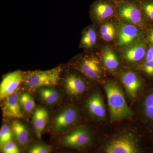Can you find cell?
Wrapping results in <instances>:
<instances>
[{"mask_svg":"<svg viewBox=\"0 0 153 153\" xmlns=\"http://www.w3.org/2000/svg\"><path fill=\"white\" fill-rule=\"evenodd\" d=\"M11 128L17 142L21 146L27 145L30 139V133L26 126L22 122L16 120L12 123Z\"/></svg>","mask_w":153,"mask_h":153,"instance_id":"cell-20","label":"cell"},{"mask_svg":"<svg viewBox=\"0 0 153 153\" xmlns=\"http://www.w3.org/2000/svg\"><path fill=\"white\" fill-rule=\"evenodd\" d=\"M149 44L146 38H142L135 43L122 50V57L127 63L135 64L144 59Z\"/></svg>","mask_w":153,"mask_h":153,"instance_id":"cell-11","label":"cell"},{"mask_svg":"<svg viewBox=\"0 0 153 153\" xmlns=\"http://www.w3.org/2000/svg\"><path fill=\"white\" fill-rule=\"evenodd\" d=\"M79 113L74 106L66 107L57 114L52 122L53 130L60 132L69 128L77 121Z\"/></svg>","mask_w":153,"mask_h":153,"instance_id":"cell-9","label":"cell"},{"mask_svg":"<svg viewBox=\"0 0 153 153\" xmlns=\"http://www.w3.org/2000/svg\"><path fill=\"white\" fill-rule=\"evenodd\" d=\"M25 77L24 72L20 70L13 71L6 75L0 84L1 100H4L17 91Z\"/></svg>","mask_w":153,"mask_h":153,"instance_id":"cell-10","label":"cell"},{"mask_svg":"<svg viewBox=\"0 0 153 153\" xmlns=\"http://www.w3.org/2000/svg\"><path fill=\"white\" fill-rule=\"evenodd\" d=\"M1 148L3 153H20L19 147L12 141L5 144Z\"/></svg>","mask_w":153,"mask_h":153,"instance_id":"cell-26","label":"cell"},{"mask_svg":"<svg viewBox=\"0 0 153 153\" xmlns=\"http://www.w3.org/2000/svg\"><path fill=\"white\" fill-rule=\"evenodd\" d=\"M92 140L89 129L84 126H79L64 136L61 143L68 147L81 149L89 146Z\"/></svg>","mask_w":153,"mask_h":153,"instance_id":"cell-5","label":"cell"},{"mask_svg":"<svg viewBox=\"0 0 153 153\" xmlns=\"http://www.w3.org/2000/svg\"><path fill=\"white\" fill-rule=\"evenodd\" d=\"M90 15L94 22L101 25L115 18L116 4L110 0H97L91 6Z\"/></svg>","mask_w":153,"mask_h":153,"instance_id":"cell-8","label":"cell"},{"mask_svg":"<svg viewBox=\"0 0 153 153\" xmlns=\"http://www.w3.org/2000/svg\"><path fill=\"white\" fill-rule=\"evenodd\" d=\"M140 68L148 76L153 77V62H143Z\"/></svg>","mask_w":153,"mask_h":153,"instance_id":"cell-28","label":"cell"},{"mask_svg":"<svg viewBox=\"0 0 153 153\" xmlns=\"http://www.w3.org/2000/svg\"><path fill=\"white\" fill-rule=\"evenodd\" d=\"M49 113L44 107H38L34 111L33 116V124L37 137L41 138L42 133L47 125Z\"/></svg>","mask_w":153,"mask_h":153,"instance_id":"cell-18","label":"cell"},{"mask_svg":"<svg viewBox=\"0 0 153 153\" xmlns=\"http://www.w3.org/2000/svg\"><path fill=\"white\" fill-rule=\"evenodd\" d=\"M51 149L49 146L43 144H37L30 148L29 153H50Z\"/></svg>","mask_w":153,"mask_h":153,"instance_id":"cell-27","label":"cell"},{"mask_svg":"<svg viewBox=\"0 0 153 153\" xmlns=\"http://www.w3.org/2000/svg\"><path fill=\"white\" fill-rule=\"evenodd\" d=\"M65 88L68 93L72 95L82 94L86 89V83L80 76L76 74L68 75L64 82Z\"/></svg>","mask_w":153,"mask_h":153,"instance_id":"cell-17","label":"cell"},{"mask_svg":"<svg viewBox=\"0 0 153 153\" xmlns=\"http://www.w3.org/2000/svg\"><path fill=\"white\" fill-rule=\"evenodd\" d=\"M86 107L89 113L97 118L104 119L106 116V110L101 94L95 92L88 99Z\"/></svg>","mask_w":153,"mask_h":153,"instance_id":"cell-15","label":"cell"},{"mask_svg":"<svg viewBox=\"0 0 153 153\" xmlns=\"http://www.w3.org/2000/svg\"><path fill=\"white\" fill-rule=\"evenodd\" d=\"M13 134L12 128L8 125H3L0 130V146L1 147L4 146L5 144L9 142L12 141Z\"/></svg>","mask_w":153,"mask_h":153,"instance_id":"cell-25","label":"cell"},{"mask_svg":"<svg viewBox=\"0 0 153 153\" xmlns=\"http://www.w3.org/2000/svg\"><path fill=\"white\" fill-rule=\"evenodd\" d=\"M38 93L42 101L47 104H55L59 100L58 92L51 87L41 88L38 90Z\"/></svg>","mask_w":153,"mask_h":153,"instance_id":"cell-22","label":"cell"},{"mask_svg":"<svg viewBox=\"0 0 153 153\" xmlns=\"http://www.w3.org/2000/svg\"><path fill=\"white\" fill-rule=\"evenodd\" d=\"M121 82L125 88L127 93L131 98L136 96L142 85V80L135 71L126 70L119 76Z\"/></svg>","mask_w":153,"mask_h":153,"instance_id":"cell-12","label":"cell"},{"mask_svg":"<svg viewBox=\"0 0 153 153\" xmlns=\"http://www.w3.org/2000/svg\"><path fill=\"white\" fill-rule=\"evenodd\" d=\"M115 17L120 23L134 25L143 30L146 27L140 0L116 4Z\"/></svg>","mask_w":153,"mask_h":153,"instance_id":"cell-3","label":"cell"},{"mask_svg":"<svg viewBox=\"0 0 153 153\" xmlns=\"http://www.w3.org/2000/svg\"><path fill=\"white\" fill-rule=\"evenodd\" d=\"M120 24L115 39L120 49L127 48L143 38V29L133 25Z\"/></svg>","mask_w":153,"mask_h":153,"instance_id":"cell-6","label":"cell"},{"mask_svg":"<svg viewBox=\"0 0 153 153\" xmlns=\"http://www.w3.org/2000/svg\"><path fill=\"white\" fill-rule=\"evenodd\" d=\"M19 93L16 91L4 99L3 106V112L6 117L13 118H22L23 114L21 111L19 102Z\"/></svg>","mask_w":153,"mask_h":153,"instance_id":"cell-13","label":"cell"},{"mask_svg":"<svg viewBox=\"0 0 153 153\" xmlns=\"http://www.w3.org/2000/svg\"><path fill=\"white\" fill-rule=\"evenodd\" d=\"M141 10L146 24H153V0H140Z\"/></svg>","mask_w":153,"mask_h":153,"instance_id":"cell-23","label":"cell"},{"mask_svg":"<svg viewBox=\"0 0 153 153\" xmlns=\"http://www.w3.org/2000/svg\"><path fill=\"white\" fill-rule=\"evenodd\" d=\"M77 68L81 73L89 79L98 80L102 75L101 60L93 55H85L79 57Z\"/></svg>","mask_w":153,"mask_h":153,"instance_id":"cell-7","label":"cell"},{"mask_svg":"<svg viewBox=\"0 0 153 153\" xmlns=\"http://www.w3.org/2000/svg\"><path fill=\"white\" fill-rule=\"evenodd\" d=\"M143 62H153V46L148 47L146 56Z\"/></svg>","mask_w":153,"mask_h":153,"instance_id":"cell-29","label":"cell"},{"mask_svg":"<svg viewBox=\"0 0 153 153\" xmlns=\"http://www.w3.org/2000/svg\"><path fill=\"white\" fill-rule=\"evenodd\" d=\"M114 4H117L119 3L126 2L134 0H110Z\"/></svg>","mask_w":153,"mask_h":153,"instance_id":"cell-31","label":"cell"},{"mask_svg":"<svg viewBox=\"0 0 153 153\" xmlns=\"http://www.w3.org/2000/svg\"><path fill=\"white\" fill-rule=\"evenodd\" d=\"M19 102L21 107L25 111L30 113L36 107V103L33 97L28 92H24L19 96Z\"/></svg>","mask_w":153,"mask_h":153,"instance_id":"cell-24","label":"cell"},{"mask_svg":"<svg viewBox=\"0 0 153 153\" xmlns=\"http://www.w3.org/2000/svg\"><path fill=\"white\" fill-rule=\"evenodd\" d=\"M147 41L151 45L153 46V28L148 30L146 34Z\"/></svg>","mask_w":153,"mask_h":153,"instance_id":"cell-30","label":"cell"},{"mask_svg":"<svg viewBox=\"0 0 153 153\" xmlns=\"http://www.w3.org/2000/svg\"><path fill=\"white\" fill-rule=\"evenodd\" d=\"M97 33L95 27L90 26L85 28L82 32L79 47L88 50L95 47L97 42Z\"/></svg>","mask_w":153,"mask_h":153,"instance_id":"cell-19","label":"cell"},{"mask_svg":"<svg viewBox=\"0 0 153 153\" xmlns=\"http://www.w3.org/2000/svg\"><path fill=\"white\" fill-rule=\"evenodd\" d=\"M102 65L108 71L115 72L119 69L120 60L118 56L112 47L104 46L102 49L100 57Z\"/></svg>","mask_w":153,"mask_h":153,"instance_id":"cell-14","label":"cell"},{"mask_svg":"<svg viewBox=\"0 0 153 153\" xmlns=\"http://www.w3.org/2000/svg\"><path fill=\"white\" fill-rule=\"evenodd\" d=\"M120 22L115 17L100 25L99 34L103 41L109 43L116 39L120 25Z\"/></svg>","mask_w":153,"mask_h":153,"instance_id":"cell-16","label":"cell"},{"mask_svg":"<svg viewBox=\"0 0 153 153\" xmlns=\"http://www.w3.org/2000/svg\"><path fill=\"white\" fill-rule=\"evenodd\" d=\"M61 72L60 67L49 70L31 71L25 76V85L32 89L54 86L57 85L60 80Z\"/></svg>","mask_w":153,"mask_h":153,"instance_id":"cell-4","label":"cell"},{"mask_svg":"<svg viewBox=\"0 0 153 153\" xmlns=\"http://www.w3.org/2000/svg\"><path fill=\"white\" fill-rule=\"evenodd\" d=\"M104 89L111 120H119L132 116L133 112L127 103L123 91L117 82L113 80L107 81Z\"/></svg>","mask_w":153,"mask_h":153,"instance_id":"cell-2","label":"cell"},{"mask_svg":"<svg viewBox=\"0 0 153 153\" xmlns=\"http://www.w3.org/2000/svg\"><path fill=\"white\" fill-rule=\"evenodd\" d=\"M142 111L145 120L153 124V88L148 91L144 97L142 103Z\"/></svg>","mask_w":153,"mask_h":153,"instance_id":"cell-21","label":"cell"},{"mask_svg":"<svg viewBox=\"0 0 153 153\" xmlns=\"http://www.w3.org/2000/svg\"><path fill=\"white\" fill-rule=\"evenodd\" d=\"M99 153H149L140 139L131 133L116 135L104 141Z\"/></svg>","mask_w":153,"mask_h":153,"instance_id":"cell-1","label":"cell"}]
</instances>
